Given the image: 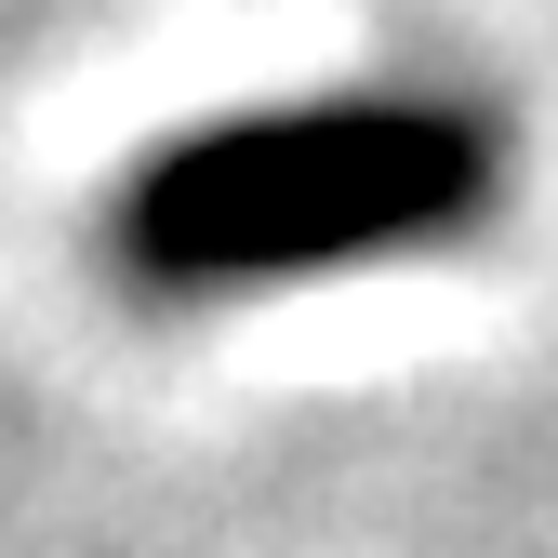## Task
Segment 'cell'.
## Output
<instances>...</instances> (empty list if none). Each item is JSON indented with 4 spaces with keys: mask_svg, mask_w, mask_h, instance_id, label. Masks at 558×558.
<instances>
[{
    "mask_svg": "<svg viewBox=\"0 0 558 558\" xmlns=\"http://www.w3.org/2000/svg\"><path fill=\"white\" fill-rule=\"evenodd\" d=\"M478 199H493V120L439 94H306L160 147L120 186V266L147 293H253L452 240Z\"/></svg>",
    "mask_w": 558,
    "mask_h": 558,
    "instance_id": "1",
    "label": "cell"
}]
</instances>
